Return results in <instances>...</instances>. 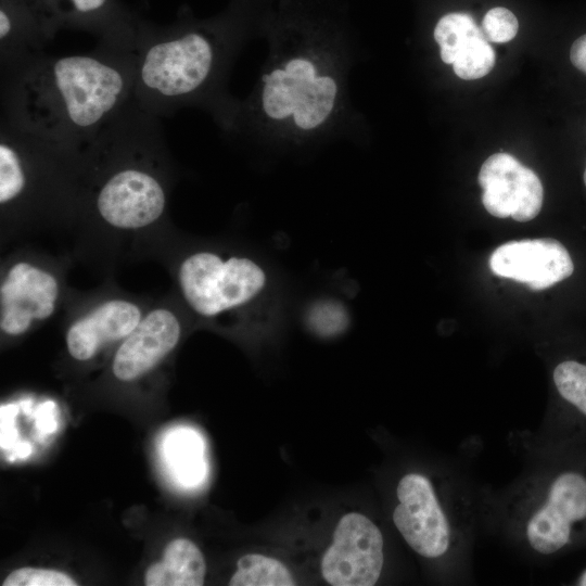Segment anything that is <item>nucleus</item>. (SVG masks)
I'll return each instance as SVG.
<instances>
[{"instance_id": "nucleus-1", "label": "nucleus", "mask_w": 586, "mask_h": 586, "mask_svg": "<svg viewBox=\"0 0 586 586\" xmlns=\"http://www.w3.org/2000/svg\"><path fill=\"white\" fill-rule=\"evenodd\" d=\"M136 52L38 53L1 69L2 116L80 151L133 98Z\"/></svg>"}, {"instance_id": "nucleus-2", "label": "nucleus", "mask_w": 586, "mask_h": 586, "mask_svg": "<svg viewBox=\"0 0 586 586\" xmlns=\"http://www.w3.org/2000/svg\"><path fill=\"white\" fill-rule=\"evenodd\" d=\"M170 180L161 118L132 98L79 151L76 208L116 230H142L165 216Z\"/></svg>"}, {"instance_id": "nucleus-3", "label": "nucleus", "mask_w": 586, "mask_h": 586, "mask_svg": "<svg viewBox=\"0 0 586 586\" xmlns=\"http://www.w3.org/2000/svg\"><path fill=\"white\" fill-rule=\"evenodd\" d=\"M240 39L217 24L179 20L160 26L142 20L133 99L160 118L183 107H201L221 127L237 103L226 90V80Z\"/></svg>"}, {"instance_id": "nucleus-4", "label": "nucleus", "mask_w": 586, "mask_h": 586, "mask_svg": "<svg viewBox=\"0 0 586 586\" xmlns=\"http://www.w3.org/2000/svg\"><path fill=\"white\" fill-rule=\"evenodd\" d=\"M341 47H271L250 97L221 128L230 137H324L344 117L346 63Z\"/></svg>"}, {"instance_id": "nucleus-5", "label": "nucleus", "mask_w": 586, "mask_h": 586, "mask_svg": "<svg viewBox=\"0 0 586 586\" xmlns=\"http://www.w3.org/2000/svg\"><path fill=\"white\" fill-rule=\"evenodd\" d=\"M499 525L530 556L586 547V449L540 451L539 463L499 500Z\"/></svg>"}, {"instance_id": "nucleus-6", "label": "nucleus", "mask_w": 586, "mask_h": 586, "mask_svg": "<svg viewBox=\"0 0 586 586\" xmlns=\"http://www.w3.org/2000/svg\"><path fill=\"white\" fill-rule=\"evenodd\" d=\"M79 151L1 118L0 206L27 215L76 208Z\"/></svg>"}, {"instance_id": "nucleus-7", "label": "nucleus", "mask_w": 586, "mask_h": 586, "mask_svg": "<svg viewBox=\"0 0 586 586\" xmlns=\"http://www.w3.org/2000/svg\"><path fill=\"white\" fill-rule=\"evenodd\" d=\"M176 279L188 308L205 320L247 309L270 286L269 272L260 262L207 249L184 255L177 265Z\"/></svg>"}, {"instance_id": "nucleus-8", "label": "nucleus", "mask_w": 586, "mask_h": 586, "mask_svg": "<svg viewBox=\"0 0 586 586\" xmlns=\"http://www.w3.org/2000/svg\"><path fill=\"white\" fill-rule=\"evenodd\" d=\"M451 491L446 496L432 477L420 472L403 475L396 485L393 522L408 546L433 561L459 559L466 543V511Z\"/></svg>"}, {"instance_id": "nucleus-9", "label": "nucleus", "mask_w": 586, "mask_h": 586, "mask_svg": "<svg viewBox=\"0 0 586 586\" xmlns=\"http://www.w3.org/2000/svg\"><path fill=\"white\" fill-rule=\"evenodd\" d=\"M52 40L61 29L92 34L99 46L136 52L142 22L119 0H26Z\"/></svg>"}, {"instance_id": "nucleus-10", "label": "nucleus", "mask_w": 586, "mask_h": 586, "mask_svg": "<svg viewBox=\"0 0 586 586\" xmlns=\"http://www.w3.org/2000/svg\"><path fill=\"white\" fill-rule=\"evenodd\" d=\"M383 564L380 528L358 512L342 517L321 561L324 581L333 586H372L379 581Z\"/></svg>"}, {"instance_id": "nucleus-11", "label": "nucleus", "mask_w": 586, "mask_h": 586, "mask_svg": "<svg viewBox=\"0 0 586 586\" xmlns=\"http://www.w3.org/2000/svg\"><path fill=\"white\" fill-rule=\"evenodd\" d=\"M60 280L51 269L27 259L11 263L0 282V330L20 336L55 311Z\"/></svg>"}, {"instance_id": "nucleus-12", "label": "nucleus", "mask_w": 586, "mask_h": 586, "mask_svg": "<svg viewBox=\"0 0 586 586\" xmlns=\"http://www.w3.org/2000/svg\"><path fill=\"white\" fill-rule=\"evenodd\" d=\"M479 183L485 209L498 218L528 221L540 212L544 190L538 176L507 153L491 155L481 166Z\"/></svg>"}, {"instance_id": "nucleus-13", "label": "nucleus", "mask_w": 586, "mask_h": 586, "mask_svg": "<svg viewBox=\"0 0 586 586\" xmlns=\"http://www.w3.org/2000/svg\"><path fill=\"white\" fill-rule=\"evenodd\" d=\"M552 382L558 404L546 415L539 451L586 449V362L560 361Z\"/></svg>"}, {"instance_id": "nucleus-14", "label": "nucleus", "mask_w": 586, "mask_h": 586, "mask_svg": "<svg viewBox=\"0 0 586 586\" xmlns=\"http://www.w3.org/2000/svg\"><path fill=\"white\" fill-rule=\"evenodd\" d=\"M181 333V318L173 308L160 306L145 311L115 353V378L130 382L148 373L178 345Z\"/></svg>"}, {"instance_id": "nucleus-15", "label": "nucleus", "mask_w": 586, "mask_h": 586, "mask_svg": "<svg viewBox=\"0 0 586 586\" xmlns=\"http://www.w3.org/2000/svg\"><path fill=\"white\" fill-rule=\"evenodd\" d=\"M489 267L499 277L544 290L570 277L574 265L568 250L550 238L511 241L497 247Z\"/></svg>"}, {"instance_id": "nucleus-16", "label": "nucleus", "mask_w": 586, "mask_h": 586, "mask_svg": "<svg viewBox=\"0 0 586 586\" xmlns=\"http://www.w3.org/2000/svg\"><path fill=\"white\" fill-rule=\"evenodd\" d=\"M145 314L126 297L100 301L74 318L65 334L69 355L79 361L94 357L104 346L123 342Z\"/></svg>"}, {"instance_id": "nucleus-17", "label": "nucleus", "mask_w": 586, "mask_h": 586, "mask_svg": "<svg viewBox=\"0 0 586 586\" xmlns=\"http://www.w3.org/2000/svg\"><path fill=\"white\" fill-rule=\"evenodd\" d=\"M50 41L26 0H0V67L13 66L43 52Z\"/></svg>"}, {"instance_id": "nucleus-18", "label": "nucleus", "mask_w": 586, "mask_h": 586, "mask_svg": "<svg viewBox=\"0 0 586 586\" xmlns=\"http://www.w3.org/2000/svg\"><path fill=\"white\" fill-rule=\"evenodd\" d=\"M206 564L198 546L187 538H176L165 548L163 560L145 572L146 586H201Z\"/></svg>"}, {"instance_id": "nucleus-19", "label": "nucleus", "mask_w": 586, "mask_h": 586, "mask_svg": "<svg viewBox=\"0 0 586 586\" xmlns=\"http://www.w3.org/2000/svg\"><path fill=\"white\" fill-rule=\"evenodd\" d=\"M164 443L166 461L177 482L186 487L201 484L207 467L200 435L190 429H177Z\"/></svg>"}, {"instance_id": "nucleus-20", "label": "nucleus", "mask_w": 586, "mask_h": 586, "mask_svg": "<svg viewBox=\"0 0 586 586\" xmlns=\"http://www.w3.org/2000/svg\"><path fill=\"white\" fill-rule=\"evenodd\" d=\"M231 586H292L294 578L288 568L277 559L259 555H245L238 560Z\"/></svg>"}, {"instance_id": "nucleus-21", "label": "nucleus", "mask_w": 586, "mask_h": 586, "mask_svg": "<svg viewBox=\"0 0 586 586\" xmlns=\"http://www.w3.org/2000/svg\"><path fill=\"white\" fill-rule=\"evenodd\" d=\"M483 33L467 13L454 12L441 17L434 28V40L444 63L453 64L459 49L472 37Z\"/></svg>"}, {"instance_id": "nucleus-22", "label": "nucleus", "mask_w": 586, "mask_h": 586, "mask_svg": "<svg viewBox=\"0 0 586 586\" xmlns=\"http://www.w3.org/2000/svg\"><path fill=\"white\" fill-rule=\"evenodd\" d=\"M495 61V51L482 33L470 38L459 49L453 69L461 79H479L493 69Z\"/></svg>"}, {"instance_id": "nucleus-23", "label": "nucleus", "mask_w": 586, "mask_h": 586, "mask_svg": "<svg viewBox=\"0 0 586 586\" xmlns=\"http://www.w3.org/2000/svg\"><path fill=\"white\" fill-rule=\"evenodd\" d=\"M305 323L315 335L329 339L341 335L349 323L344 304L334 298H319L305 313Z\"/></svg>"}, {"instance_id": "nucleus-24", "label": "nucleus", "mask_w": 586, "mask_h": 586, "mask_svg": "<svg viewBox=\"0 0 586 586\" xmlns=\"http://www.w3.org/2000/svg\"><path fill=\"white\" fill-rule=\"evenodd\" d=\"M2 586H76L67 574L50 569L21 568L11 572Z\"/></svg>"}, {"instance_id": "nucleus-25", "label": "nucleus", "mask_w": 586, "mask_h": 586, "mask_svg": "<svg viewBox=\"0 0 586 586\" xmlns=\"http://www.w3.org/2000/svg\"><path fill=\"white\" fill-rule=\"evenodd\" d=\"M481 29L487 41L504 43L515 37L519 22L510 10L496 7L487 11L483 17Z\"/></svg>"}, {"instance_id": "nucleus-26", "label": "nucleus", "mask_w": 586, "mask_h": 586, "mask_svg": "<svg viewBox=\"0 0 586 586\" xmlns=\"http://www.w3.org/2000/svg\"><path fill=\"white\" fill-rule=\"evenodd\" d=\"M570 59L576 68L586 74V34L573 42Z\"/></svg>"}, {"instance_id": "nucleus-27", "label": "nucleus", "mask_w": 586, "mask_h": 586, "mask_svg": "<svg viewBox=\"0 0 586 586\" xmlns=\"http://www.w3.org/2000/svg\"><path fill=\"white\" fill-rule=\"evenodd\" d=\"M574 585L586 586V568L583 569L573 581Z\"/></svg>"}, {"instance_id": "nucleus-28", "label": "nucleus", "mask_w": 586, "mask_h": 586, "mask_svg": "<svg viewBox=\"0 0 586 586\" xmlns=\"http://www.w3.org/2000/svg\"><path fill=\"white\" fill-rule=\"evenodd\" d=\"M584 183H585V186H586V169H585V171H584Z\"/></svg>"}]
</instances>
